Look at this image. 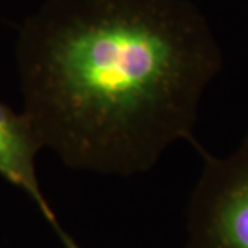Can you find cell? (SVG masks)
Returning a JSON list of instances; mask_svg holds the SVG:
<instances>
[{
  "label": "cell",
  "instance_id": "1",
  "mask_svg": "<svg viewBox=\"0 0 248 248\" xmlns=\"http://www.w3.org/2000/svg\"><path fill=\"white\" fill-rule=\"evenodd\" d=\"M15 63L42 148L132 176L177 140L202 148L198 108L222 52L192 0H44L19 24Z\"/></svg>",
  "mask_w": 248,
  "mask_h": 248
},
{
  "label": "cell",
  "instance_id": "4",
  "mask_svg": "<svg viewBox=\"0 0 248 248\" xmlns=\"http://www.w3.org/2000/svg\"><path fill=\"white\" fill-rule=\"evenodd\" d=\"M57 232V235H58V239L62 240V244H63V247L64 248H81L79 247L76 242H74L71 237H69L68 234H66V231H63V227H60L58 231H55Z\"/></svg>",
  "mask_w": 248,
  "mask_h": 248
},
{
  "label": "cell",
  "instance_id": "2",
  "mask_svg": "<svg viewBox=\"0 0 248 248\" xmlns=\"http://www.w3.org/2000/svg\"><path fill=\"white\" fill-rule=\"evenodd\" d=\"M203 168L187 205L186 248H248V132L232 153L198 148Z\"/></svg>",
  "mask_w": 248,
  "mask_h": 248
},
{
  "label": "cell",
  "instance_id": "3",
  "mask_svg": "<svg viewBox=\"0 0 248 248\" xmlns=\"http://www.w3.org/2000/svg\"><path fill=\"white\" fill-rule=\"evenodd\" d=\"M41 148L26 115L15 111L0 100V176L28 193L53 231H58L62 226L44 197L36 174V155Z\"/></svg>",
  "mask_w": 248,
  "mask_h": 248
}]
</instances>
